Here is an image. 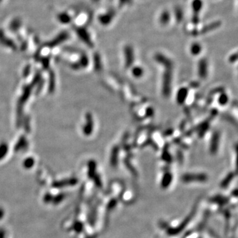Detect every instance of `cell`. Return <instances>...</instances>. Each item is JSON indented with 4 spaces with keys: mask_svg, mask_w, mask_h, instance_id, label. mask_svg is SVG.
<instances>
[{
    "mask_svg": "<svg viewBox=\"0 0 238 238\" xmlns=\"http://www.w3.org/2000/svg\"><path fill=\"white\" fill-rule=\"evenodd\" d=\"M206 69H207V64L205 60H201L199 62L198 66V72L199 75L202 77H205L206 76Z\"/></svg>",
    "mask_w": 238,
    "mask_h": 238,
    "instance_id": "9",
    "label": "cell"
},
{
    "mask_svg": "<svg viewBox=\"0 0 238 238\" xmlns=\"http://www.w3.org/2000/svg\"><path fill=\"white\" fill-rule=\"evenodd\" d=\"M124 54L126 67H131L135 61V53H134L133 48L131 45H126L124 49Z\"/></svg>",
    "mask_w": 238,
    "mask_h": 238,
    "instance_id": "3",
    "label": "cell"
},
{
    "mask_svg": "<svg viewBox=\"0 0 238 238\" xmlns=\"http://www.w3.org/2000/svg\"><path fill=\"white\" fill-rule=\"evenodd\" d=\"M118 155H119V149L118 148H115L112 151V155L111 158V162L112 166H116V163H117Z\"/></svg>",
    "mask_w": 238,
    "mask_h": 238,
    "instance_id": "13",
    "label": "cell"
},
{
    "mask_svg": "<svg viewBox=\"0 0 238 238\" xmlns=\"http://www.w3.org/2000/svg\"><path fill=\"white\" fill-rule=\"evenodd\" d=\"M213 200L216 203H218V204L221 205H224L228 202V198L224 197H216L213 198Z\"/></svg>",
    "mask_w": 238,
    "mask_h": 238,
    "instance_id": "15",
    "label": "cell"
},
{
    "mask_svg": "<svg viewBox=\"0 0 238 238\" xmlns=\"http://www.w3.org/2000/svg\"><path fill=\"white\" fill-rule=\"evenodd\" d=\"M174 15L177 23H181L183 19V11L181 7H176L174 10Z\"/></svg>",
    "mask_w": 238,
    "mask_h": 238,
    "instance_id": "11",
    "label": "cell"
},
{
    "mask_svg": "<svg viewBox=\"0 0 238 238\" xmlns=\"http://www.w3.org/2000/svg\"><path fill=\"white\" fill-rule=\"evenodd\" d=\"M204 3L202 0H192L191 2V10H192V15L199 16L200 13L201 12Z\"/></svg>",
    "mask_w": 238,
    "mask_h": 238,
    "instance_id": "5",
    "label": "cell"
},
{
    "mask_svg": "<svg viewBox=\"0 0 238 238\" xmlns=\"http://www.w3.org/2000/svg\"><path fill=\"white\" fill-rule=\"evenodd\" d=\"M116 15V12L114 10H109L103 13L98 17V21L103 27L109 25L114 20Z\"/></svg>",
    "mask_w": 238,
    "mask_h": 238,
    "instance_id": "2",
    "label": "cell"
},
{
    "mask_svg": "<svg viewBox=\"0 0 238 238\" xmlns=\"http://www.w3.org/2000/svg\"><path fill=\"white\" fill-rule=\"evenodd\" d=\"M155 60L165 67L166 71L163 74V94L166 97H168L171 93L173 63L171 60L165 55L158 53L155 55Z\"/></svg>",
    "mask_w": 238,
    "mask_h": 238,
    "instance_id": "1",
    "label": "cell"
},
{
    "mask_svg": "<svg viewBox=\"0 0 238 238\" xmlns=\"http://www.w3.org/2000/svg\"><path fill=\"white\" fill-rule=\"evenodd\" d=\"M132 73L133 76L135 77H140L142 76L143 73H144V70H143L142 68H141L140 67L136 66V67L133 68L132 70Z\"/></svg>",
    "mask_w": 238,
    "mask_h": 238,
    "instance_id": "14",
    "label": "cell"
},
{
    "mask_svg": "<svg viewBox=\"0 0 238 238\" xmlns=\"http://www.w3.org/2000/svg\"><path fill=\"white\" fill-rule=\"evenodd\" d=\"M87 124H85V127L84 128V133L85 135H89L92 134L93 131V119L92 117V115H87Z\"/></svg>",
    "mask_w": 238,
    "mask_h": 238,
    "instance_id": "8",
    "label": "cell"
},
{
    "mask_svg": "<svg viewBox=\"0 0 238 238\" xmlns=\"http://www.w3.org/2000/svg\"><path fill=\"white\" fill-rule=\"evenodd\" d=\"M184 182H203L207 179V176L205 174H187L183 176Z\"/></svg>",
    "mask_w": 238,
    "mask_h": 238,
    "instance_id": "4",
    "label": "cell"
},
{
    "mask_svg": "<svg viewBox=\"0 0 238 238\" xmlns=\"http://www.w3.org/2000/svg\"><path fill=\"white\" fill-rule=\"evenodd\" d=\"M188 90L187 88H181L177 94V101L179 104H183L187 97Z\"/></svg>",
    "mask_w": 238,
    "mask_h": 238,
    "instance_id": "7",
    "label": "cell"
},
{
    "mask_svg": "<svg viewBox=\"0 0 238 238\" xmlns=\"http://www.w3.org/2000/svg\"><path fill=\"white\" fill-rule=\"evenodd\" d=\"M93 1L95 2H99V1H100V0H93Z\"/></svg>",
    "mask_w": 238,
    "mask_h": 238,
    "instance_id": "17",
    "label": "cell"
},
{
    "mask_svg": "<svg viewBox=\"0 0 238 238\" xmlns=\"http://www.w3.org/2000/svg\"><path fill=\"white\" fill-rule=\"evenodd\" d=\"M132 0H119V6L120 7H123L131 3Z\"/></svg>",
    "mask_w": 238,
    "mask_h": 238,
    "instance_id": "16",
    "label": "cell"
},
{
    "mask_svg": "<svg viewBox=\"0 0 238 238\" xmlns=\"http://www.w3.org/2000/svg\"><path fill=\"white\" fill-rule=\"evenodd\" d=\"M190 51L194 56H197L202 51V46L198 42H194L190 47Z\"/></svg>",
    "mask_w": 238,
    "mask_h": 238,
    "instance_id": "10",
    "label": "cell"
},
{
    "mask_svg": "<svg viewBox=\"0 0 238 238\" xmlns=\"http://www.w3.org/2000/svg\"><path fill=\"white\" fill-rule=\"evenodd\" d=\"M172 181V175L170 173H167L163 175L162 181V186L163 188H167Z\"/></svg>",
    "mask_w": 238,
    "mask_h": 238,
    "instance_id": "12",
    "label": "cell"
},
{
    "mask_svg": "<svg viewBox=\"0 0 238 238\" xmlns=\"http://www.w3.org/2000/svg\"><path fill=\"white\" fill-rule=\"evenodd\" d=\"M171 19V14L168 10H163L159 17V22L162 26H166L170 23Z\"/></svg>",
    "mask_w": 238,
    "mask_h": 238,
    "instance_id": "6",
    "label": "cell"
}]
</instances>
